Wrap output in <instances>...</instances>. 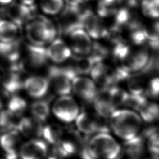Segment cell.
I'll list each match as a JSON object with an SVG mask.
<instances>
[{
	"instance_id": "cell-41",
	"label": "cell",
	"mask_w": 159,
	"mask_h": 159,
	"mask_svg": "<svg viewBox=\"0 0 159 159\" xmlns=\"http://www.w3.org/2000/svg\"><path fill=\"white\" fill-rule=\"evenodd\" d=\"M2 77L1 76V74L0 73V85H1V83H2Z\"/></svg>"
},
{
	"instance_id": "cell-17",
	"label": "cell",
	"mask_w": 159,
	"mask_h": 159,
	"mask_svg": "<svg viewBox=\"0 0 159 159\" xmlns=\"http://www.w3.org/2000/svg\"><path fill=\"white\" fill-rule=\"evenodd\" d=\"M7 6V14L9 19L13 21L18 26L23 24H25L32 17L30 9L32 6H25L19 2H13Z\"/></svg>"
},
{
	"instance_id": "cell-22",
	"label": "cell",
	"mask_w": 159,
	"mask_h": 159,
	"mask_svg": "<svg viewBox=\"0 0 159 159\" xmlns=\"http://www.w3.org/2000/svg\"><path fill=\"white\" fill-rule=\"evenodd\" d=\"M29 109L31 116L43 123L47 120L51 111L49 101L43 98L39 99L32 102Z\"/></svg>"
},
{
	"instance_id": "cell-32",
	"label": "cell",
	"mask_w": 159,
	"mask_h": 159,
	"mask_svg": "<svg viewBox=\"0 0 159 159\" xmlns=\"http://www.w3.org/2000/svg\"><path fill=\"white\" fill-rule=\"evenodd\" d=\"M143 33L148 42L159 40V20L150 19L143 25Z\"/></svg>"
},
{
	"instance_id": "cell-9",
	"label": "cell",
	"mask_w": 159,
	"mask_h": 159,
	"mask_svg": "<svg viewBox=\"0 0 159 159\" xmlns=\"http://www.w3.org/2000/svg\"><path fill=\"white\" fill-rule=\"evenodd\" d=\"M22 135L15 129L0 134V148L4 159H18Z\"/></svg>"
},
{
	"instance_id": "cell-34",
	"label": "cell",
	"mask_w": 159,
	"mask_h": 159,
	"mask_svg": "<svg viewBox=\"0 0 159 159\" xmlns=\"http://www.w3.org/2000/svg\"><path fill=\"white\" fill-rule=\"evenodd\" d=\"M145 95L152 99H159V77L153 78L147 82Z\"/></svg>"
},
{
	"instance_id": "cell-28",
	"label": "cell",
	"mask_w": 159,
	"mask_h": 159,
	"mask_svg": "<svg viewBox=\"0 0 159 159\" xmlns=\"http://www.w3.org/2000/svg\"><path fill=\"white\" fill-rule=\"evenodd\" d=\"M41 11L49 16L58 15L64 8L63 0H39Z\"/></svg>"
},
{
	"instance_id": "cell-13",
	"label": "cell",
	"mask_w": 159,
	"mask_h": 159,
	"mask_svg": "<svg viewBox=\"0 0 159 159\" xmlns=\"http://www.w3.org/2000/svg\"><path fill=\"white\" fill-rule=\"evenodd\" d=\"M45 49L47 57L55 63H62L71 57L72 52L68 44L60 38H55Z\"/></svg>"
},
{
	"instance_id": "cell-20",
	"label": "cell",
	"mask_w": 159,
	"mask_h": 159,
	"mask_svg": "<svg viewBox=\"0 0 159 159\" xmlns=\"http://www.w3.org/2000/svg\"><path fill=\"white\" fill-rule=\"evenodd\" d=\"M52 156L57 159H63L74 155L77 150L76 143L70 139H61L52 145Z\"/></svg>"
},
{
	"instance_id": "cell-36",
	"label": "cell",
	"mask_w": 159,
	"mask_h": 159,
	"mask_svg": "<svg viewBox=\"0 0 159 159\" xmlns=\"http://www.w3.org/2000/svg\"><path fill=\"white\" fill-rule=\"evenodd\" d=\"M155 56H152V63L153 67L157 69L159 71V53H155Z\"/></svg>"
},
{
	"instance_id": "cell-3",
	"label": "cell",
	"mask_w": 159,
	"mask_h": 159,
	"mask_svg": "<svg viewBox=\"0 0 159 159\" xmlns=\"http://www.w3.org/2000/svg\"><path fill=\"white\" fill-rule=\"evenodd\" d=\"M25 32L31 45L44 47L56 38L57 29L48 19L34 17L25 23Z\"/></svg>"
},
{
	"instance_id": "cell-40",
	"label": "cell",
	"mask_w": 159,
	"mask_h": 159,
	"mask_svg": "<svg viewBox=\"0 0 159 159\" xmlns=\"http://www.w3.org/2000/svg\"><path fill=\"white\" fill-rule=\"evenodd\" d=\"M46 159H57V158H54V157H52V156H50V157H47Z\"/></svg>"
},
{
	"instance_id": "cell-26",
	"label": "cell",
	"mask_w": 159,
	"mask_h": 159,
	"mask_svg": "<svg viewBox=\"0 0 159 159\" xmlns=\"http://www.w3.org/2000/svg\"><path fill=\"white\" fill-rule=\"evenodd\" d=\"M27 107V103L24 98L16 94H12L7 101L6 109L19 119L24 114Z\"/></svg>"
},
{
	"instance_id": "cell-23",
	"label": "cell",
	"mask_w": 159,
	"mask_h": 159,
	"mask_svg": "<svg viewBox=\"0 0 159 159\" xmlns=\"http://www.w3.org/2000/svg\"><path fill=\"white\" fill-rule=\"evenodd\" d=\"M98 63L91 55L79 56L73 61V69L77 75H88L91 73V71L94 65Z\"/></svg>"
},
{
	"instance_id": "cell-24",
	"label": "cell",
	"mask_w": 159,
	"mask_h": 159,
	"mask_svg": "<svg viewBox=\"0 0 159 159\" xmlns=\"http://www.w3.org/2000/svg\"><path fill=\"white\" fill-rule=\"evenodd\" d=\"M127 80L129 93L132 94L145 95L147 82L142 74L135 73L131 75Z\"/></svg>"
},
{
	"instance_id": "cell-15",
	"label": "cell",
	"mask_w": 159,
	"mask_h": 159,
	"mask_svg": "<svg viewBox=\"0 0 159 159\" xmlns=\"http://www.w3.org/2000/svg\"><path fill=\"white\" fill-rule=\"evenodd\" d=\"M43 123L33 116H22L19 119L16 129L22 135L28 139H39L42 136Z\"/></svg>"
},
{
	"instance_id": "cell-29",
	"label": "cell",
	"mask_w": 159,
	"mask_h": 159,
	"mask_svg": "<svg viewBox=\"0 0 159 159\" xmlns=\"http://www.w3.org/2000/svg\"><path fill=\"white\" fill-rule=\"evenodd\" d=\"M140 10L144 16L150 19L159 18V0H142Z\"/></svg>"
},
{
	"instance_id": "cell-18",
	"label": "cell",
	"mask_w": 159,
	"mask_h": 159,
	"mask_svg": "<svg viewBox=\"0 0 159 159\" xmlns=\"http://www.w3.org/2000/svg\"><path fill=\"white\" fill-rule=\"evenodd\" d=\"M147 147L144 138L140 135L125 141L124 155L130 159H142L146 152Z\"/></svg>"
},
{
	"instance_id": "cell-21",
	"label": "cell",
	"mask_w": 159,
	"mask_h": 159,
	"mask_svg": "<svg viewBox=\"0 0 159 159\" xmlns=\"http://www.w3.org/2000/svg\"><path fill=\"white\" fill-rule=\"evenodd\" d=\"M64 129L57 123H49L43 125L42 136L47 143L53 145L63 138Z\"/></svg>"
},
{
	"instance_id": "cell-19",
	"label": "cell",
	"mask_w": 159,
	"mask_h": 159,
	"mask_svg": "<svg viewBox=\"0 0 159 159\" xmlns=\"http://www.w3.org/2000/svg\"><path fill=\"white\" fill-rule=\"evenodd\" d=\"M19 35V26L10 19H0V43H14Z\"/></svg>"
},
{
	"instance_id": "cell-33",
	"label": "cell",
	"mask_w": 159,
	"mask_h": 159,
	"mask_svg": "<svg viewBox=\"0 0 159 159\" xmlns=\"http://www.w3.org/2000/svg\"><path fill=\"white\" fill-rule=\"evenodd\" d=\"M147 101V100L145 95L132 94L129 93L123 106L135 112H139Z\"/></svg>"
},
{
	"instance_id": "cell-12",
	"label": "cell",
	"mask_w": 159,
	"mask_h": 159,
	"mask_svg": "<svg viewBox=\"0 0 159 159\" xmlns=\"http://www.w3.org/2000/svg\"><path fill=\"white\" fill-rule=\"evenodd\" d=\"M72 91L80 99L86 102H92L97 93V85L89 78L76 76L72 80Z\"/></svg>"
},
{
	"instance_id": "cell-6",
	"label": "cell",
	"mask_w": 159,
	"mask_h": 159,
	"mask_svg": "<svg viewBox=\"0 0 159 159\" xmlns=\"http://www.w3.org/2000/svg\"><path fill=\"white\" fill-rule=\"evenodd\" d=\"M83 11L80 6L66 5L59 14L61 32L68 35L72 31L83 28Z\"/></svg>"
},
{
	"instance_id": "cell-42",
	"label": "cell",
	"mask_w": 159,
	"mask_h": 159,
	"mask_svg": "<svg viewBox=\"0 0 159 159\" xmlns=\"http://www.w3.org/2000/svg\"><path fill=\"white\" fill-rule=\"evenodd\" d=\"M84 1H96V0H84Z\"/></svg>"
},
{
	"instance_id": "cell-1",
	"label": "cell",
	"mask_w": 159,
	"mask_h": 159,
	"mask_svg": "<svg viewBox=\"0 0 159 159\" xmlns=\"http://www.w3.org/2000/svg\"><path fill=\"white\" fill-rule=\"evenodd\" d=\"M109 119L112 132L124 141L139 135L142 128L143 120L140 115L129 109H117Z\"/></svg>"
},
{
	"instance_id": "cell-39",
	"label": "cell",
	"mask_w": 159,
	"mask_h": 159,
	"mask_svg": "<svg viewBox=\"0 0 159 159\" xmlns=\"http://www.w3.org/2000/svg\"><path fill=\"white\" fill-rule=\"evenodd\" d=\"M147 159H159V157L158 156H154L153 155L152 157L147 158Z\"/></svg>"
},
{
	"instance_id": "cell-7",
	"label": "cell",
	"mask_w": 159,
	"mask_h": 159,
	"mask_svg": "<svg viewBox=\"0 0 159 159\" xmlns=\"http://www.w3.org/2000/svg\"><path fill=\"white\" fill-rule=\"evenodd\" d=\"M83 29L91 39L95 40L103 39L109 34V30L103 20L89 9L83 11Z\"/></svg>"
},
{
	"instance_id": "cell-10",
	"label": "cell",
	"mask_w": 159,
	"mask_h": 159,
	"mask_svg": "<svg viewBox=\"0 0 159 159\" xmlns=\"http://www.w3.org/2000/svg\"><path fill=\"white\" fill-rule=\"evenodd\" d=\"M48 153L47 143L39 139H31L21 144L19 150L20 159H45Z\"/></svg>"
},
{
	"instance_id": "cell-31",
	"label": "cell",
	"mask_w": 159,
	"mask_h": 159,
	"mask_svg": "<svg viewBox=\"0 0 159 159\" xmlns=\"http://www.w3.org/2000/svg\"><path fill=\"white\" fill-rule=\"evenodd\" d=\"M147 149L154 156L159 157V131L151 129L145 133Z\"/></svg>"
},
{
	"instance_id": "cell-37",
	"label": "cell",
	"mask_w": 159,
	"mask_h": 159,
	"mask_svg": "<svg viewBox=\"0 0 159 159\" xmlns=\"http://www.w3.org/2000/svg\"><path fill=\"white\" fill-rule=\"evenodd\" d=\"M37 0H17V2L28 6H32Z\"/></svg>"
},
{
	"instance_id": "cell-16",
	"label": "cell",
	"mask_w": 159,
	"mask_h": 159,
	"mask_svg": "<svg viewBox=\"0 0 159 159\" xmlns=\"http://www.w3.org/2000/svg\"><path fill=\"white\" fill-rule=\"evenodd\" d=\"M109 88H101L93 101L96 113L102 118H109L115 108L114 107L109 96Z\"/></svg>"
},
{
	"instance_id": "cell-30",
	"label": "cell",
	"mask_w": 159,
	"mask_h": 159,
	"mask_svg": "<svg viewBox=\"0 0 159 159\" xmlns=\"http://www.w3.org/2000/svg\"><path fill=\"white\" fill-rule=\"evenodd\" d=\"M109 93L111 101L115 109L123 106L129 94L127 91L115 85L109 88Z\"/></svg>"
},
{
	"instance_id": "cell-2",
	"label": "cell",
	"mask_w": 159,
	"mask_h": 159,
	"mask_svg": "<svg viewBox=\"0 0 159 159\" xmlns=\"http://www.w3.org/2000/svg\"><path fill=\"white\" fill-rule=\"evenodd\" d=\"M121 147L107 132L96 134L82 152L83 159H117L121 153Z\"/></svg>"
},
{
	"instance_id": "cell-8",
	"label": "cell",
	"mask_w": 159,
	"mask_h": 159,
	"mask_svg": "<svg viewBox=\"0 0 159 159\" xmlns=\"http://www.w3.org/2000/svg\"><path fill=\"white\" fill-rule=\"evenodd\" d=\"M102 117L97 113L89 112H80L75 119V124L78 130L84 134H93L95 133L107 132L104 127Z\"/></svg>"
},
{
	"instance_id": "cell-35",
	"label": "cell",
	"mask_w": 159,
	"mask_h": 159,
	"mask_svg": "<svg viewBox=\"0 0 159 159\" xmlns=\"http://www.w3.org/2000/svg\"><path fill=\"white\" fill-rule=\"evenodd\" d=\"M64 2L66 5L72 6H80L83 2L84 0H63Z\"/></svg>"
},
{
	"instance_id": "cell-27",
	"label": "cell",
	"mask_w": 159,
	"mask_h": 159,
	"mask_svg": "<svg viewBox=\"0 0 159 159\" xmlns=\"http://www.w3.org/2000/svg\"><path fill=\"white\" fill-rule=\"evenodd\" d=\"M19 118L6 109L0 110V134L16 129Z\"/></svg>"
},
{
	"instance_id": "cell-4",
	"label": "cell",
	"mask_w": 159,
	"mask_h": 159,
	"mask_svg": "<svg viewBox=\"0 0 159 159\" xmlns=\"http://www.w3.org/2000/svg\"><path fill=\"white\" fill-rule=\"evenodd\" d=\"M76 75L72 66L60 68L53 66L48 71V80L50 88L56 94L69 95L72 91V80Z\"/></svg>"
},
{
	"instance_id": "cell-14",
	"label": "cell",
	"mask_w": 159,
	"mask_h": 159,
	"mask_svg": "<svg viewBox=\"0 0 159 159\" xmlns=\"http://www.w3.org/2000/svg\"><path fill=\"white\" fill-rule=\"evenodd\" d=\"M22 88L29 96L39 99L47 94L50 85L47 78L42 76H32L24 81Z\"/></svg>"
},
{
	"instance_id": "cell-5",
	"label": "cell",
	"mask_w": 159,
	"mask_h": 159,
	"mask_svg": "<svg viewBox=\"0 0 159 159\" xmlns=\"http://www.w3.org/2000/svg\"><path fill=\"white\" fill-rule=\"evenodd\" d=\"M51 111L58 120L65 123L75 121L80 112L77 102L70 95L60 96L56 99Z\"/></svg>"
},
{
	"instance_id": "cell-11",
	"label": "cell",
	"mask_w": 159,
	"mask_h": 159,
	"mask_svg": "<svg viewBox=\"0 0 159 159\" xmlns=\"http://www.w3.org/2000/svg\"><path fill=\"white\" fill-rule=\"evenodd\" d=\"M68 37L69 46L72 52L79 56L90 54L93 42L91 37L83 28L72 31Z\"/></svg>"
},
{
	"instance_id": "cell-38",
	"label": "cell",
	"mask_w": 159,
	"mask_h": 159,
	"mask_svg": "<svg viewBox=\"0 0 159 159\" xmlns=\"http://www.w3.org/2000/svg\"><path fill=\"white\" fill-rule=\"evenodd\" d=\"M14 2V0H0V5L9 6Z\"/></svg>"
},
{
	"instance_id": "cell-25",
	"label": "cell",
	"mask_w": 159,
	"mask_h": 159,
	"mask_svg": "<svg viewBox=\"0 0 159 159\" xmlns=\"http://www.w3.org/2000/svg\"><path fill=\"white\" fill-rule=\"evenodd\" d=\"M139 112L142 120L147 123L159 121V104L155 102L147 101Z\"/></svg>"
}]
</instances>
